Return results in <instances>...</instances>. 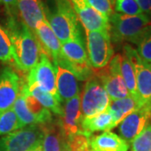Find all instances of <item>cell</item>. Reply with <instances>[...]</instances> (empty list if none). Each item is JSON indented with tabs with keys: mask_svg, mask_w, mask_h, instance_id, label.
Returning <instances> with one entry per match:
<instances>
[{
	"mask_svg": "<svg viewBox=\"0 0 151 151\" xmlns=\"http://www.w3.org/2000/svg\"><path fill=\"white\" fill-rule=\"evenodd\" d=\"M79 22L87 31L110 30L109 19L95 10L86 0H70Z\"/></svg>",
	"mask_w": 151,
	"mask_h": 151,
	"instance_id": "8fae6325",
	"label": "cell"
},
{
	"mask_svg": "<svg viewBox=\"0 0 151 151\" xmlns=\"http://www.w3.org/2000/svg\"><path fill=\"white\" fill-rule=\"evenodd\" d=\"M22 81L9 67L0 72V113L13 108L19 95Z\"/></svg>",
	"mask_w": 151,
	"mask_h": 151,
	"instance_id": "4fadbf2b",
	"label": "cell"
},
{
	"mask_svg": "<svg viewBox=\"0 0 151 151\" xmlns=\"http://www.w3.org/2000/svg\"><path fill=\"white\" fill-rule=\"evenodd\" d=\"M151 110L141 108L130 113L119 124L121 138L126 142H132L150 124Z\"/></svg>",
	"mask_w": 151,
	"mask_h": 151,
	"instance_id": "5bb4252c",
	"label": "cell"
},
{
	"mask_svg": "<svg viewBox=\"0 0 151 151\" xmlns=\"http://www.w3.org/2000/svg\"><path fill=\"white\" fill-rule=\"evenodd\" d=\"M110 97L97 76L92 75L84 86L81 97V109L84 118L103 113L109 106Z\"/></svg>",
	"mask_w": 151,
	"mask_h": 151,
	"instance_id": "52a82bcc",
	"label": "cell"
},
{
	"mask_svg": "<svg viewBox=\"0 0 151 151\" xmlns=\"http://www.w3.org/2000/svg\"><path fill=\"white\" fill-rule=\"evenodd\" d=\"M131 143L132 151H151L150 123Z\"/></svg>",
	"mask_w": 151,
	"mask_h": 151,
	"instance_id": "f546056e",
	"label": "cell"
},
{
	"mask_svg": "<svg viewBox=\"0 0 151 151\" xmlns=\"http://www.w3.org/2000/svg\"><path fill=\"white\" fill-rule=\"evenodd\" d=\"M24 128L13 108L0 113V135H6Z\"/></svg>",
	"mask_w": 151,
	"mask_h": 151,
	"instance_id": "d4e9b609",
	"label": "cell"
},
{
	"mask_svg": "<svg viewBox=\"0 0 151 151\" xmlns=\"http://www.w3.org/2000/svg\"><path fill=\"white\" fill-rule=\"evenodd\" d=\"M29 92L32 95L33 97H35L41 105L45 107L46 109L51 111L55 114L60 117L62 115V107H61V101L59 98L54 97L53 95L50 94L48 92L42 91L38 86L32 85L28 86Z\"/></svg>",
	"mask_w": 151,
	"mask_h": 151,
	"instance_id": "603a6c76",
	"label": "cell"
},
{
	"mask_svg": "<svg viewBox=\"0 0 151 151\" xmlns=\"http://www.w3.org/2000/svg\"><path fill=\"white\" fill-rule=\"evenodd\" d=\"M109 24L111 40L116 43L126 41L137 45L151 30V19L145 14L130 16L113 13Z\"/></svg>",
	"mask_w": 151,
	"mask_h": 151,
	"instance_id": "3957f363",
	"label": "cell"
},
{
	"mask_svg": "<svg viewBox=\"0 0 151 151\" xmlns=\"http://www.w3.org/2000/svg\"><path fill=\"white\" fill-rule=\"evenodd\" d=\"M35 35L41 45L42 50L53 63H57L62 58V45L50 28L47 19L40 21L36 25Z\"/></svg>",
	"mask_w": 151,
	"mask_h": 151,
	"instance_id": "9a60e30c",
	"label": "cell"
},
{
	"mask_svg": "<svg viewBox=\"0 0 151 151\" xmlns=\"http://www.w3.org/2000/svg\"><path fill=\"white\" fill-rule=\"evenodd\" d=\"M17 8L21 22L34 34L38 23L46 19L41 0H18Z\"/></svg>",
	"mask_w": 151,
	"mask_h": 151,
	"instance_id": "e0dca14e",
	"label": "cell"
},
{
	"mask_svg": "<svg viewBox=\"0 0 151 151\" xmlns=\"http://www.w3.org/2000/svg\"><path fill=\"white\" fill-rule=\"evenodd\" d=\"M12 108L14 111V113H16L17 117L19 119L23 127H26L29 125H35V124L39 125L36 118L29 111L25 103L24 97L21 92H19V95Z\"/></svg>",
	"mask_w": 151,
	"mask_h": 151,
	"instance_id": "484cf974",
	"label": "cell"
},
{
	"mask_svg": "<svg viewBox=\"0 0 151 151\" xmlns=\"http://www.w3.org/2000/svg\"><path fill=\"white\" fill-rule=\"evenodd\" d=\"M137 46V52L141 60L151 65V30L143 37Z\"/></svg>",
	"mask_w": 151,
	"mask_h": 151,
	"instance_id": "4dcf8cb0",
	"label": "cell"
},
{
	"mask_svg": "<svg viewBox=\"0 0 151 151\" xmlns=\"http://www.w3.org/2000/svg\"><path fill=\"white\" fill-rule=\"evenodd\" d=\"M56 73V89L61 102H66L80 94L78 81L70 70L54 64Z\"/></svg>",
	"mask_w": 151,
	"mask_h": 151,
	"instance_id": "ac0fdd59",
	"label": "cell"
},
{
	"mask_svg": "<svg viewBox=\"0 0 151 151\" xmlns=\"http://www.w3.org/2000/svg\"><path fill=\"white\" fill-rule=\"evenodd\" d=\"M86 2L95 10L108 19L113 15V6L111 0H86Z\"/></svg>",
	"mask_w": 151,
	"mask_h": 151,
	"instance_id": "1f68e13d",
	"label": "cell"
},
{
	"mask_svg": "<svg viewBox=\"0 0 151 151\" xmlns=\"http://www.w3.org/2000/svg\"><path fill=\"white\" fill-rule=\"evenodd\" d=\"M121 64L122 55L118 54L113 56L107 66L101 70H93L94 76L101 81L112 100L122 99L130 96L122 76Z\"/></svg>",
	"mask_w": 151,
	"mask_h": 151,
	"instance_id": "8992f818",
	"label": "cell"
},
{
	"mask_svg": "<svg viewBox=\"0 0 151 151\" xmlns=\"http://www.w3.org/2000/svg\"><path fill=\"white\" fill-rule=\"evenodd\" d=\"M121 71H122L123 78H124V82L129 90L130 96L134 97L135 100L137 102H139L141 105L139 97V93H138V89H137V81H136V76H135L134 66L124 55H122Z\"/></svg>",
	"mask_w": 151,
	"mask_h": 151,
	"instance_id": "cb8c5ba5",
	"label": "cell"
},
{
	"mask_svg": "<svg viewBox=\"0 0 151 151\" xmlns=\"http://www.w3.org/2000/svg\"><path fill=\"white\" fill-rule=\"evenodd\" d=\"M0 4L4 6L8 18H19L18 14V0H0Z\"/></svg>",
	"mask_w": 151,
	"mask_h": 151,
	"instance_id": "d6a6232c",
	"label": "cell"
},
{
	"mask_svg": "<svg viewBox=\"0 0 151 151\" xmlns=\"http://www.w3.org/2000/svg\"><path fill=\"white\" fill-rule=\"evenodd\" d=\"M41 139L40 125H29L0 138V151H29Z\"/></svg>",
	"mask_w": 151,
	"mask_h": 151,
	"instance_id": "9c48e42d",
	"label": "cell"
},
{
	"mask_svg": "<svg viewBox=\"0 0 151 151\" xmlns=\"http://www.w3.org/2000/svg\"><path fill=\"white\" fill-rule=\"evenodd\" d=\"M26 84L28 86L35 85L44 92H48L60 99L56 89V73L55 65L43 50L37 65L29 71Z\"/></svg>",
	"mask_w": 151,
	"mask_h": 151,
	"instance_id": "30bf717a",
	"label": "cell"
},
{
	"mask_svg": "<svg viewBox=\"0 0 151 151\" xmlns=\"http://www.w3.org/2000/svg\"><path fill=\"white\" fill-rule=\"evenodd\" d=\"M111 1H112V3H113V0H111Z\"/></svg>",
	"mask_w": 151,
	"mask_h": 151,
	"instance_id": "d590c367",
	"label": "cell"
},
{
	"mask_svg": "<svg viewBox=\"0 0 151 151\" xmlns=\"http://www.w3.org/2000/svg\"><path fill=\"white\" fill-rule=\"evenodd\" d=\"M124 55L134 66L141 106L151 110V65L143 61L137 50L128 44L124 45Z\"/></svg>",
	"mask_w": 151,
	"mask_h": 151,
	"instance_id": "ba28073f",
	"label": "cell"
},
{
	"mask_svg": "<svg viewBox=\"0 0 151 151\" xmlns=\"http://www.w3.org/2000/svg\"><path fill=\"white\" fill-rule=\"evenodd\" d=\"M115 127L117 126L114 123L113 115L108 111V108L104 112L97 115L86 118L83 117L81 121V128L83 131L90 134L99 131L107 132L114 129Z\"/></svg>",
	"mask_w": 151,
	"mask_h": 151,
	"instance_id": "ffe728a7",
	"label": "cell"
},
{
	"mask_svg": "<svg viewBox=\"0 0 151 151\" xmlns=\"http://www.w3.org/2000/svg\"><path fill=\"white\" fill-rule=\"evenodd\" d=\"M141 105L133 97L110 101L108 110L113 115L114 123L118 126L130 113L141 108Z\"/></svg>",
	"mask_w": 151,
	"mask_h": 151,
	"instance_id": "44dd1931",
	"label": "cell"
},
{
	"mask_svg": "<svg viewBox=\"0 0 151 151\" xmlns=\"http://www.w3.org/2000/svg\"><path fill=\"white\" fill-rule=\"evenodd\" d=\"M82 119L81 96L79 94L65 102L64 107L62 108V115L58 119L66 139L76 134L84 133L81 128Z\"/></svg>",
	"mask_w": 151,
	"mask_h": 151,
	"instance_id": "7c38bea8",
	"label": "cell"
},
{
	"mask_svg": "<svg viewBox=\"0 0 151 151\" xmlns=\"http://www.w3.org/2000/svg\"><path fill=\"white\" fill-rule=\"evenodd\" d=\"M6 30L14 49V62L24 72L32 70L40 61L41 45L35 35L19 18H8Z\"/></svg>",
	"mask_w": 151,
	"mask_h": 151,
	"instance_id": "6da1fadb",
	"label": "cell"
},
{
	"mask_svg": "<svg viewBox=\"0 0 151 151\" xmlns=\"http://www.w3.org/2000/svg\"><path fill=\"white\" fill-rule=\"evenodd\" d=\"M40 127L42 129L40 145L43 151H70L58 119L40 124Z\"/></svg>",
	"mask_w": 151,
	"mask_h": 151,
	"instance_id": "2e32d148",
	"label": "cell"
},
{
	"mask_svg": "<svg viewBox=\"0 0 151 151\" xmlns=\"http://www.w3.org/2000/svg\"><path fill=\"white\" fill-rule=\"evenodd\" d=\"M44 9L50 26L61 43L81 36L79 20L70 0H54L53 9L44 6Z\"/></svg>",
	"mask_w": 151,
	"mask_h": 151,
	"instance_id": "7a4b0ae2",
	"label": "cell"
},
{
	"mask_svg": "<svg viewBox=\"0 0 151 151\" xmlns=\"http://www.w3.org/2000/svg\"><path fill=\"white\" fill-rule=\"evenodd\" d=\"M142 12L151 19V0H136Z\"/></svg>",
	"mask_w": 151,
	"mask_h": 151,
	"instance_id": "836d02e7",
	"label": "cell"
},
{
	"mask_svg": "<svg viewBox=\"0 0 151 151\" xmlns=\"http://www.w3.org/2000/svg\"><path fill=\"white\" fill-rule=\"evenodd\" d=\"M61 45L62 58L54 64L70 70L80 81H87L92 76L93 70L90 65L82 36L61 43Z\"/></svg>",
	"mask_w": 151,
	"mask_h": 151,
	"instance_id": "277c9868",
	"label": "cell"
},
{
	"mask_svg": "<svg viewBox=\"0 0 151 151\" xmlns=\"http://www.w3.org/2000/svg\"><path fill=\"white\" fill-rule=\"evenodd\" d=\"M86 31L87 56L93 70L107 66L113 59V50L108 31Z\"/></svg>",
	"mask_w": 151,
	"mask_h": 151,
	"instance_id": "5b68a950",
	"label": "cell"
},
{
	"mask_svg": "<svg viewBox=\"0 0 151 151\" xmlns=\"http://www.w3.org/2000/svg\"><path fill=\"white\" fill-rule=\"evenodd\" d=\"M14 61V49L6 29L0 25V62L9 64Z\"/></svg>",
	"mask_w": 151,
	"mask_h": 151,
	"instance_id": "4316f807",
	"label": "cell"
},
{
	"mask_svg": "<svg viewBox=\"0 0 151 151\" xmlns=\"http://www.w3.org/2000/svg\"><path fill=\"white\" fill-rule=\"evenodd\" d=\"M92 151H129L128 142L113 132L107 131L90 139Z\"/></svg>",
	"mask_w": 151,
	"mask_h": 151,
	"instance_id": "d6986e66",
	"label": "cell"
},
{
	"mask_svg": "<svg viewBox=\"0 0 151 151\" xmlns=\"http://www.w3.org/2000/svg\"><path fill=\"white\" fill-rule=\"evenodd\" d=\"M113 4L116 13L118 14L130 16L144 14L136 0H113Z\"/></svg>",
	"mask_w": 151,
	"mask_h": 151,
	"instance_id": "83f0119b",
	"label": "cell"
},
{
	"mask_svg": "<svg viewBox=\"0 0 151 151\" xmlns=\"http://www.w3.org/2000/svg\"><path fill=\"white\" fill-rule=\"evenodd\" d=\"M29 151H43V149H42V146L40 144H38L35 147H33L32 149H30Z\"/></svg>",
	"mask_w": 151,
	"mask_h": 151,
	"instance_id": "e575fe53",
	"label": "cell"
},
{
	"mask_svg": "<svg viewBox=\"0 0 151 151\" xmlns=\"http://www.w3.org/2000/svg\"><path fill=\"white\" fill-rule=\"evenodd\" d=\"M92 134L88 133H81L69 138L67 144L70 151H92L90 139Z\"/></svg>",
	"mask_w": 151,
	"mask_h": 151,
	"instance_id": "f1b7e54d",
	"label": "cell"
},
{
	"mask_svg": "<svg viewBox=\"0 0 151 151\" xmlns=\"http://www.w3.org/2000/svg\"><path fill=\"white\" fill-rule=\"evenodd\" d=\"M20 92L24 97L25 103H26L29 111L36 118L39 125L47 124L53 120L50 111L43 107L41 103L29 92L26 82L21 83Z\"/></svg>",
	"mask_w": 151,
	"mask_h": 151,
	"instance_id": "7402d4cb",
	"label": "cell"
}]
</instances>
